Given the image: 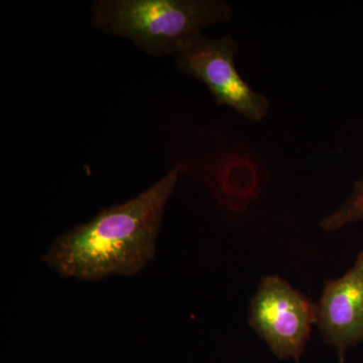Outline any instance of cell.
<instances>
[{
  "instance_id": "obj_1",
  "label": "cell",
  "mask_w": 363,
  "mask_h": 363,
  "mask_svg": "<svg viewBox=\"0 0 363 363\" xmlns=\"http://www.w3.org/2000/svg\"><path fill=\"white\" fill-rule=\"evenodd\" d=\"M179 176L177 166L133 199L62 234L43 255L45 264L63 278L86 281L143 271L156 253L164 208Z\"/></svg>"
},
{
  "instance_id": "obj_2",
  "label": "cell",
  "mask_w": 363,
  "mask_h": 363,
  "mask_svg": "<svg viewBox=\"0 0 363 363\" xmlns=\"http://www.w3.org/2000/svg\"><path fill=\"white\" fill-rule=\"evenodd\" d=\"M223 0H97L91 6L99 32L130 40L152 57L178 54L203 30L233 18Z\"/></svg>"
},
{
  "instance_id": "obj_3",
  "label": "cell",
  "mask_w": 363,
  "mask_h": 363,
  "mask_svg": "<svg viewBox=\"0 0 363 363\" xmlns=\"http://www.w3.org/2000/svg\"><path fill=\"white\" fill-rule=\"evenodd\" d=\"M248 324L279 359L298 362L315 326V304L271 274L262 279L250 301Z\"/></svg>"
},
{
  "instance_id": "obj_4",
  "label": "cell",
  "mask_w": 363,
  "mask_h": 363,
  "mask_svg": "<svg viewBox=\"0 0 363 363\" xmlns=\"http://www.w3.org/2000/svg\"><path fill=\"white\" fill-rule=\"evenodd\" d=\"M238 45L231 35L211 39L199 35L176 55L177 70L201 81L215 101L252 121L266 118L269 101L253 90L235 65Z\"/></svg>"
},
{
  "instance_id": "obj_5",
  "label": "cell",
  "mask_w": 363,
  "mask_h": 363,
  "mask_svg": "<svg viewBox=\"0 0 363 363\" xmlns=\"http://www.w3.org/2000/svg\"><path fill=\"white\" fill-rule=\"evenodd\" d=\"M315 326L341 363L350 348L363 342V252L343 276L325 281L315 303Z\"/></svg>"
},
{
  "instance_id": "obj_6",
  "label": "cell",
  "mask_w": 363,
  "mask_h": 363,
  "mask_svg": "<svg viewBox=\"0 0 363 363\" xmlns=\"http://www.w3.org/2000/svg\"><path fill=\"white\" fill-rule=\"evenodd\" d=\"M208 175L217 200L236 211L245 209L259 190V168L245 152H233L219 157Z\"/></svg>"
},
{
  "instance_id": "obj_7",
  "label": "cell",
  "mask_w": 363,
  "mask_h": 363,
  "mask_svg": "<svg viewBox=\"0 0 363 363\" xmlns=\"http://www.w3.org/2000/svg\"><path fill=\"white\" fill-rule=\"evenodd\" d=\"M357 222H363V177L354 184L347 199L323 217L319 225L325 231L334 233Z\"/></svg>"
}]
</instances>
